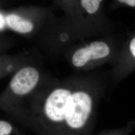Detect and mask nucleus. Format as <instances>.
Returning a JSON list of instances; mask_svg holds the SVG:
<instances>
[{"mask_svg": "<svg viewBox=\"0 0 135 135\" xmlns=\"http://www.w3.org/2000/svg\"><path fill=\"white\" fill-rule=\"evenodd\" d=\"M110 48L103 42L95 41L88 46L78 49L73 54L71 62L75 67L81 68L91 61L105 58L110 53Z\"/></svg>", "mask_w": 135, "mask_h": 135, "instance_id": "obj_3", "label": "nucleus"}, {"mask_svg": "<svg viewBox=\"0 0 135 135\" xmlns=\"http://www.w3.org/2000/svg\"><path fill=\"white\" fill-rule=\"evenodd\" d=\"M121 3H125L132 7H135V0H118Z\"/></svg>", "mask_w": 135, "mask_h": 135, "instance_id": "obj_9", "label": "nucleus"}, {"mask_svg": "<svg viewBox=\"0 0 135 135\" xmlns=\"http://www.w3.org/2000/svg\"><path fill=\"white\" fill-rule=\"evenodd\" d=\"M6 19L4 16L0 13V30L3 29L5 27Z\"/></svg>", "mask_w": 135, "mask_h": 135, "instance_id": "obj_8", "label": "nucleus"}, {"mask_svg": "<svg viewBox=\"0 0 135 135\" xmlns=\"http://www.w3.org/2000/svg\"><path fill=\"white\" fill-rule=\"evenodd\" d=\"M0 135H22L18 129L9 121L0 119Z\"/></svg>", "mask_w": 135, "mask_h": 135, "instance_id": "obj_6", "label": "nucleus"}, {"mask_svg": "<svg viewBox=\"0 0 135 135\" xmlns=\"http://www.w3.org/2000/svg\"><path fill=\"white\" fill-rule=\"evenodd\" d=\"M29 109L20 120L38 135H74L83 130L92 114L89 93L67 83L54 84L30 98Z\"/></svg>", "mask_w": 135, "mask_h": 135, "instance_id": "obj_1", "label": "nucleus"}, {"mask_svg": "<svg viewBox=\"0 0 135 135\" xmlns=\"http://www.w3.org/2000/svg\"><path fill=\"white\" fill-rule=\"evenodd\" d=\"M23 65L11 62H0V79L9 75H12L19 68Z\"/></svg>", "mask_w": 135, "mask_h": 135, "instance_id": "obj_5", "label": "nucleus"}, {"mask_svg": "<svg viewBox=\"0 0 135 135\" xmlns=\"http://www.w3.org/2000/svg\"><path fill=\"white\" fill-rule=\"evenodd\" d=\"M130 47L132 53L135 57V37L131 41Z\"/></svg>", "mask_w": 135, "mask_h": 135, "instance_id": "obj_10", "label": "nucleus"}, {"mask_svg": "<svg viewBox=\"0 0 135 135\" xmlns=\"http://www.w3.org/2000/svg\"><path fill=\"white\" fill-rule=\"evenodd\" d=\"M102 0H81L82 7L89 14H93L98 10Z\"/></svg>", "mask_w": 135, "mask_h": 135, "instance_id": "obj_7", "label": "nucleus"}, {"mask_svg": "<svg viewBox=\"0 0 135 135\" xmlns=\"http://www.w3.org/2000/svg\"><path fill=\"white\" fill-rule=\"evenodd\" d=\"M5 19L6 23L8 27L19 33H29L33 31L34 28V26L31 22L17 15H8Z\"/></svg>", "mask_w": 135, "mask_h": 135, "instance_id": "obj_4", "label": "nucleus"}, {"mask_svg": "<svg viewBox=\"0 0 135 135\" xmlns=\"http://www.w3.org/2000/svg\"><path fill=\"white\" fill-rule=\"evenodd\" d=\"M42 82L39 69L32 65L21 66L0 94V108L16 117L26 101L39 90Z\"/></svg>", "mask_w": 135, "mask_h": 135, "instance_id": "obj_2", "label": "nucleus"}]
</instances>
